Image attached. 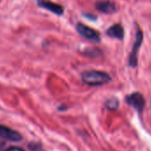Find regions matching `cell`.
Here are the masks:
<instances>
[{
  "mask_svg": "<svg viewBox=\"0 0 151 151\" xmlns=\"http://www.w3.org/2000/svg\"><path fill=\"white\" fill-rule=\"evenodd\" d=\"M82 79L84 83L88 86H102L109 82L110 77L107 73L96 71V70H91L83 73Z\"/></svg>",
  "mask_w": 151,
  "mask_h": 151,
  "instance_id": "6da1fadb",
  "label": "cell"
},
{
  "mask_svg": "<svg viewBox=\"0 0 151 151\" xmlns=\"http://www.w3.org/2000/svg\"><path fill=\"white\" fill-rule=\"evenodd\" d=\"M77 31L79 33V35H81L83 37L93 41V42H100L101 37H100V34L93 29L83 24V23H78L77 24Z\"/></svg>",
  "mask_w": 151,
  "mask_h": 151,
  "instance_id": "7a4b0ae2",
  "label": "cell"
},
{
  "mask_svg": "<svg viewBox=\"0 0 151 151\" xmlns=\"http://www.w3.org/2000/svg\"><path fill=\"white\" fill-rule=\"evenodd\" d=\"M37 5L39 7L45 9L56 15H62L64 14V7L59 4H55L49 0H37Z\"/></svg>",
  "mask_w": 151,
  "mask_h": 151,
  "instance_id": "3957f363",
  "label": "cell"
},
{
  "mask_svg": "<svg viewBox=\"0 0 151 151\" xmlns=\"http://www.w3.org/2000/svg\"><path fill=\"white\" fill-rule=\"evenodd\" d=\"M0 137L11 141H19L22 139V136L18 132L1 124H0Z\"/></svg>",
  "mask_w": 151,
  "mask_h": 151,
  "instance_id": "277c9868",
  "label": "cell"
},
{
  "mask_svg": "<svg viewBox=\"0 0 151 151\" xmlns=\"http://www.w3.org/2000/svg\"><path fill=\"white\" fill-rule=\"evenodd\" d=\"M126 101L132 106L138 112H141L144 107V99L140 93H135L126 97Z\"/></svg>",
  "mask_w": 151,
  "mask_h": 151,
  "instance_id": "5b68a950",
  "label": "cell"
},
{
  "mask_svg": "<svg viewBox=\"0 0 151 151\" xmlns=\"http://www.w3.org/2000/svg\"><path fill=\"white\" fill-rule=\"evenodd\" d=\"M95 8L103 14H112L116 11V6L109 0H100L95 3Z\"/></svg>",
  "mask_w": 151,
  "mask_h": 151,
  "instance_id": "8992f818",
  "label": "cell"
},
{
  "mask_svg": "<svg viewBox=\"0 0 151 151\" xmlns=\"http://www.w3.org/2000/svg\"><path fill=\"white\" fill-rule=\"evenodd\" d=\"M141 42H142V32L140 29H138L137 35H136V41L133 45L132 52L131 58H130V65L131 66H135L137 64V53H138V50L140 46Z\"/></svg>",
  "mask_w": 151,
  "mask_h": 151,
  "instance_id": "52a82bcc",
  "label": "cell"
},
{
  "mask_svg": "<svg viewBox=\"0 0 151 151\" xmlns=\"http://www.w3.org/2000/svg\"><path fill=\"white\" fill-rule=\"evenodd\" d=\"M107 35L110 37H115L117 39H123L124 38V29L120 24H114L107 30Z\"/></svg>",
  "mask_w": 151,
  "mask_h": 151,
  "instance_id": "ba28073f",
  "label": "cell"
},
{
  "mask_svg": "<svg viewBox=\"0 0 151 151\" xmlns=\"http://www.w3.org/2000/svg\"><path fill=\"white\" fill-rule=\"evenodd\" d=\"M117 106H118V102H117L116 100H112V101L110 100V101H109V102H108V107H109V109H116Z\"/></svg>",
  "mask_w": 151,
  "mask_h": 151,
  "instance_id": "9c48e42d",
  "label": "cell"
},
{
  "mask_svg": "<svg viewBox=\"0 0 151 151\" xmlns=\"http://www.w3.org/2000/svg\"><path fill=\"white\" fill-rule=\"evenodd\" d=\"M6 151H24V150L21 147H12L8 148Z\"/></svg>",
  "mask_w": 151,
  "mask_h": 151,
  "instance_id": "30bf717a",
  "label": "cell"
},
{
  "mask_svg": "<svg viewBox=\"0 0 151 151\" xmlns=\"http://www.w3.org/2000/svg\"><path fill=\"white\" fill-rule=\"evenodd\" d=\"M85 16L87 17V18H96V16H94V15H93V14H91V15H90V14H86Z\"/></svg>",
  "mask_w": 151,
  "mask_h": 151,
  "instance_id": "8fae6325",
  "label": "cell"
}]
</instances>
